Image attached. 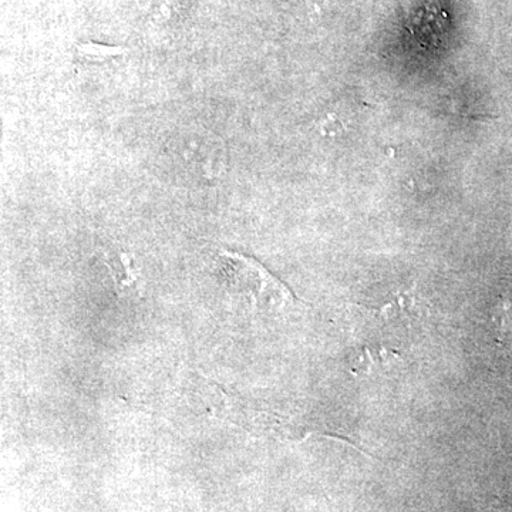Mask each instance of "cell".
Wrapping results in <instances>:
<instances>
[{"label":"cell","mask_w":512,"mask_h":512,"mask_svg":"<svg viewBox=\"0 0 512 512\" xmlns=\"http://www.w3.org/2000/svg\"><path fill=\"white\" fill-rule=\"evenodd\" d=\"M229 285L251 303L254 311L281 308L292 301V293L268 269L249 256L237 252H221Z\"/></svg>","instance_id":"cell-1"},{"label":"cell","mask_w":512,"mask_h":512,"mask_svg":"<svg viewBox=\"0 0 512 512\" xmlns=\"http://www.w3.org/2000/svg\"><path fill=\"white\" fill-rule=\"evenodd\" d=\"M106 265L117 285L127 286L134 281L133 262L130 255L123 252L107 254Z\"/></svg>","instance_id":"cell-3"},{"label":"cell","mask_w":512,"mask_h":512,"mask_svg":"<svg viewBox=\"0 0 512 512\" xmlns=\"http://www.w3.org/2000/svg\"><path fill=\"white\" fill-rule=\"evenodd\" d=\"M127 50L123 47L96 45V43H84L76 50L77 62L84 66H96L123 56Z\"/></svg>","instance_id":"cell-2"}]
</instances>
